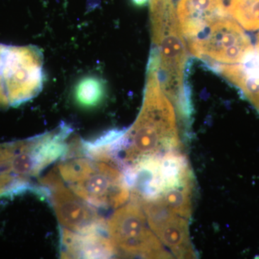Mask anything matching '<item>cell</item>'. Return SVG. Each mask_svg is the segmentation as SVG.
Segmentation results:
<instances>
[{
    "label": "cell",
    "instance_id": "obj_12",
    "mask_svg": "<svg viewBox=\"0 0 259 259\" xmlns=\"http://www.w3.org/2000/svg\"><path fill=\"white\" fill-rule=\"evenodd\" d=\"M132 1L137 6H144L149 0H132Z\"/></svg>",
    "mask_w": 259,
    "mask_h": 259
},
{
    "label": "cell",
    "instance_id": "obj_10",
    "mask_svg": "<svg viewBox=\"0 0 259 259\" xmlns=\"http://www.w3.org/2000/svg\"><path fill=\"white\" fill-rule=\"evenodd\" d=\"M228 12L245 30L259 28V0H231Z\"/></svg>",
    "mask_w": 259,
    "mask_h": 259
},
{
    "label": "cell",
    "instance_id": "obj_1",
    "mask_svg": "<svg viewBox=\"0 0 259 259\" xmlns=\"http://www.w3.org/2000/svg\"><path fill=\"white\" fill-rule=\"evenodd\" d=\"M153 46L148 71L157 74L163 93L185 122H190V89L185 80L188 53L173 0H149Z\"/></svg>",
    "mask_w": 259,
    "mask_h": 259
},
{
    "label": "cell",
    "instance_id": "obj_11",
    "mask_svg": "<svg viewBox=\"0 0 259 259\" xmlns=\"http://www.w3.org/2000/svg\"><path fill=\"white\" fill-rule=\"evenodd\" d=\"M103 83L97 78H84L75 90L76 102L80 106L87 108L97 106L103 100Z\"/></svg>",
    "mask_w": 259,
    "mask_h": 259
},
{
    "label": "cell",
    "instance_id": "obj_9",
    "mask_svg": "<svg viewBox=\"0 0 259 259\" xmlns=\"http://www.w3.org/2000/svg\"><path fill=\"white\" fill-rule=\"evenodd\" d=\"M61 255L64 258H107L116 254L107 229L76 233L63 228Z\"/></svg>",
    "mask_w": 259,
    "mask_h": 259
},
{
    "label": "cell",
    "instance_id": "obj_2",
    "mask_svg": "<svg viewBox=\"0 0 259 259\" xmlns=\"http://www.w3.org/2000/svg\"><path fill=\"white\" fill-rule=\"evenodd\" d=\"M121 141L119 157L123 165L141 156L180 148L175 108L162 90L156 72L148 71L142 110Z\"/></svg>",
    "mask_w": 259,
    "mask_h": 259
},
{
    "label": "cell",
    "instance_id": "obj_4",
    "mask_svg": "<svg viewBox=\"0 0 259 259\" xmlns=\"http://www.w3.org/2000/svg\"><path fill=\"white\" fill-rule=\"evenodd\" d=\"M42 79L38 51L0 44V106L28 101L40 92Z\"/></svg>",
    "mask_w": 259,
    "mask_h": 259
},
{
    "label": "cell",
    "instance_id": "obj_3",
    "mask_svg": "<svg viewBox=\"0 0 259 259\" xmlns=\"http://www.w3.org/2000/svg\"><path fill=\"white\" fill-rule=\"evenodd\" d=\"M58 171L66 186L92 206L117 208L128 199L131 189L118 163L77 154L61 162Z\"/></svg>",
    "mask_w": 259,
    "mask_h": 259
},
{
    "label": "cell",
    "instance_id": "obj_5",
    "mask_svg": "<svg viewBox=\"0 0 259 259\" xmlns=\"http://www.w3.org/2000/svg\"><path fill=\"white\" fill-rule=\"evenodd\" d=\"M107 228L116 253L146 258L171 256L148 226L144 209L135 201L116 210Z\"/></svg>",
    "mask_w": 259,
    "mask_h": 259
},
{
    "label": "cell",
    "instance_id": "obj_13",
    "mask_svg": "<svg viewBox=\"0 0 259 259\" xmlns=\"http://www.w3.org/2000/svg\"><path fill=\"white\" fill-rule=\"evenodd\" d=\"M255 49H256L257 51H259V32L258 35V38H257V44L256 47H255Z\"/></svg>",
    "mask_w": 259,
    "mask_h": 259
},
{
    "label": "cell",
    "instance_id": "obj_7",
    "mask_svg": "<svg viewBox=\"0 0 259 259\" xmlns=\"http://www.w3.org/2000/svg\"><path fill=\"white\" fill-rule=\"evenodd\" d=\"M49 190V197L63 228L76 233L107 229L103 218L91 204L80 198L66 184L58 170L50 172L40 181Z\"/></svg>",
    "mask_w": 259,
    "mask_h": 259
},
{
    "label": "cell",
    "instance_id": "obj_8",
    "mask_svg": "<svg viewBox=\"0 0 259 259\" xmlns=\"http://www.w3.org/2000/svg\"><path fill=\"white\" fill-rule=\"evenodd\" d=\"M229 15L223 0H180L177 16L187 42L221 17Z\"/></svg>",
    "mask_w": 259,
    "mask_h": 259
},
{
    "label": "cell",
    "instance_id": "obj_6",
    "mask_svg": "<svg viewBox=\"0 0 259 259\" xmlns=\"http://www.w3.org/2000/svg\"><path fill=\"white\" fill-rule=\"evenodd\" d=\"M187 44L190 52L212 69L239 64L253 50L249 37L229 15L214 20Z\"/></svg>",
    "mask_w": 259,
    "mask_h": 259
}]
</instances>
